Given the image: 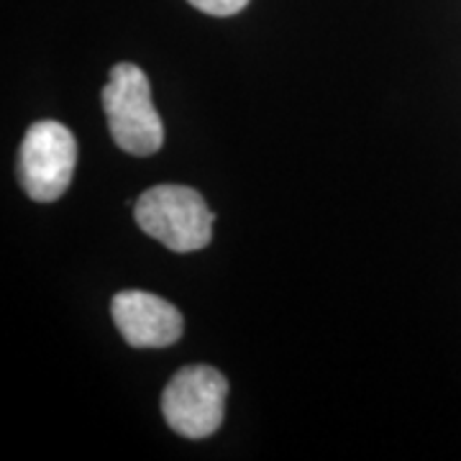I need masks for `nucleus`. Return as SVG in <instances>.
Instances as JSON below:
<instances>
[{"label":"nucleus","mask_w":461,"mask_h":461,"mask_svg":"<svg viewBox=\"0 0 461 461\" xmlns=\"http://www.w3.org/2000/svg\"><path fill=\"white\" fill-rule=\"evenodd\" d=\"M139 229L175 254L200 251L213 239L215 215L198 190L185 185H154L133 203Z\"/></svg>","instance_id":"nucleus-1"},{"label":"nucleus","mask_w":461,"mask_h":461,"mask_svg":"<svg viewBox=\"0 0 461 461\" xmlns=\"http://www.w3.org/2000/svg\"><path fill=\"white\" fill-rule=\"evenodd\" d=\"M103 111L118 147L133 157H151L165 144V126L151 103V85L141 67L121 62L103 87Z\"/></svg>","instance_id":"nucleus-2"},{"label":"nucleus","mask_w":461,"mask_h":461,"mask_svg":"<svg viewBox=\"0 0 461 461\" xmlns=\"http://www.w3.org/2000/svg\"><path fill=\"white\" fill-rule=\"evenodd\" d=\"M77 162V141L59 121H36L18 149V182L36 203H54L67 193Z\"/></svg>","instance_id":"nucleus-3"},{"label":"nucleus","mask_w":461,"mask_h":461,"mask_svg":"<svg viewBox=\"0 0 461 461\" xmlns=\"http://www.w3.org/2000/svg\"><path fill=\"white\" fill-rule=\"evenodd\" d=\"M229 397L226 377L205 364L185 366L167 382L162 415L167 426L185 438H208L223 423Z\"/></svg>","instance_id":"nucleus-4"},{"label":"nucleus","mask_w":461,"mask_h":461,"mask_svg":"<svg viewBox=\"0 0 461 461\" xmlns=\"http://www.w3.org/2000/svg\"><path fill=\"white\" fill-rule=\"evenodd\" d=\"M111 315L123 341L133 348H165L180 341L182 315L165 297L123 290L111 303Z\"/></svg>","instance_id":"nucleus-5"},{"label":"nucleus","mask_w":461,"mask_h":461,"mask_svg":"<svg viewBox=\"0 0 461 461\" xmlns=\"http://www.w3.org/2000/svg\"><path fill=\"white\" fill-rule=\"evenodd\" d=\"M187 3H190L193 8L203 11V14L218 18L236 16L239 11H244L249 5V0H187Z\"/></svg>","instance_id":"nucleus-6"}]
</instances>
